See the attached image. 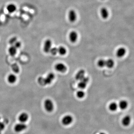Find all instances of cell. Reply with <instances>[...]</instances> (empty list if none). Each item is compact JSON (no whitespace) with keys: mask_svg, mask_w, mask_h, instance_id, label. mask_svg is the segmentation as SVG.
Instances as JSON below:
<instances>
[{"mask_svg":"<svg viewBox=\"0 0 134 134\" xmlns=\"http://www.w3.org/2000/svg\"><path fill=\"white\" fill-rule=\"evenodd\" d=\"M114 62L113 60L112 59H108L106 61L105 66L108 67V68H112L114 66Z\"/></svg>","mask_w":134,"mask_h":134,"instance_id":"obj_19","label":"cell"},{"mask_svg":"<svg viewBox=\"0 0 134 134\" xmlns=\"http://www.w3.org/2000/svg\"><path fill=\"white\" fill-rule=\"evenodd\" d=\"M55 69L56 71L64 73L67 70L66 66L62 63H58L55 66Z\"/></svg>","mask_w":134,"mask_h":134,"instance_id":"obj_6","label":"cell"},{"mask_svg":"<svg viewBox=\"0 0 134 134\" xmlns=\"http://www.w3.org/2000/svg\"><path fill=\"white\" fill-rule=\"evenodd\" d=\"M5 128V125L4 123L0 121V130L2 131Z\"/></svg>","mask_w":134,"mask_h":134,"instance_id":"obj_27","label":"cell"},{"mask_svg":"<svg viewBox=\"0 0 134 134\" xmlns=\"http://www.w3.org/2000/svg\"><path fill=\"white\" fill-rule=\"evenodd\" d=\"M67 50L65 47L63 46H60L58 48V53L61 55L63 56L66 54Z\"/></svg>","mask_w":134,"mask_h":134,"instance_id":"obj_20","label":"cell"},{"mask_svg":"<svg viewBox=\"0 0 134 134\" xmlns=\"http://www.w3.org/2000/svg\"><path fill=\"white\" fill-rule=\"evenodd\" d=\"M68 16H69V20L70 21V22H74L77 18L76 12L74 10L72 9L70 10L69 12Z\"/></svg>","mask_w":134,"mask_h":134,"instance_id":"obj_7","label":"cell"},{"mask_svg":"<svg viewBox=\"0 0 134 134\" xmlns=\"http://www.w3.org/2000/svg\"><path fill=\"white\" fill-rule=\"evenodd\" d=\"M15 47L16 48H20L21 47V42L18 41H16L15 43L14 44V45Z\"/></svg>","mask_w":134,"mask_h":134,"instance_id":"obj_26","label":"cell"},{"mask_svg":"<svg viewBox=\"0 0 134 134\" xmlns=\"http://www.w3.org/2000/svg\"><path fill=\"white\" fill-rule=\"evenodd\" d=\"M16 41H17L16 37H14L10 39L9 41V43L11 45H13Z\"/></svg>","mask_w":134,"mask_h":134,"instance_id":"obj_25","label":"cell"},{"mask_svg":"<svg viewBox=\"0 0 134 134\" xmlns=\"http://www.w3.org/2000/svg\"><path fill=\"white\" fill-rule=\"evenodd\" d=\"M28 115L26 112H23L18 117L19 120L20 122L24 123L28 120Z\"/></svg>","mask_w":134,"mask_h":134,"instance_id":"obj_10","label":"cell"},{"mask_svg":"<svg viewBox=\"0 0 134 134\" xmlns=\"http://www.w3.org/2000/svg\"><path fill=\"white\" fill-rule=\"evenodd\" d=\"M7 8V11L10 13H14L16 10V6L14 4H11L8 5Z\"/></svg>","mask_w":134,"mask_h":134,"instance_id":"obj_16","label":"cell"},{"mask_svg":"<svg viewBox=\"0 0 134 134\" xmlns=\"http://www.w3.org/2000/svg\"><path fill=\"white\" fill-rule=\"evenodd\" d=\"M126 50L124 47H120L117 50L116 55L119 58L123 57L126 53Z\"/></svg>","mask_w":134,"mask_h":134,"instance_id":"obj_11","label":"cell"},{"mask_svg":"<svg viewBox=\"0 0 134 134\" xmlns=\"http://www.w3.org/2000/svg\"><path fill=\"white\" fill-rule=\"evenodd\" d=\"M101 16L104 19H106L109 16V12L108 10L105 7H102L100 10Z\"/></svg>","mask_w":134,"mask_h":134,"instance_id":"obj_12","label":"cell"},{"mask_svg":"<svg viewBox=\"0 0 134 134\" xmlns=\"http://www.w3.org/2000/svg\"><path fill=\"white\" fill-rule=\"evenodd\" d=\"M0 119H1V118H0Z\"/></svg>","mask_w":134,"mask_h":134,"instance_id":"obj_30","label":"cell"},{"mask_svg":"<svg viewBox=\"0 0 134 134\" xmlns=\"http://www.w3.org/2000/svg\"><path fill=\"white\" fill-rule=\"evenodd\" d=\"M99 134H106V133L104 132H100V133H99Z\"/></svg>","mask_w":134,"mask_h":134,"instance_id":"obj_28","label":"cell"},{"mask_svg":"<svg viewBox=\"0 0 134 134\" xmlns=\"http://www.w3.org/2000/svg\"><path fill=\"white\" fill-rule=\"evenodd\" d=\"M0 134H1V131L0 130Z\"/></svg>","mask_w":134,"mask_h":134,"instance_id":"obj_29","label":"cell"},{"mask_svg":"<svg viewBox=\"0 0 134 134\" xmlns=\"http://www.w3.org/2000/svg\"><path fill=\"white\" fill-rule=\"evenodd\" d=\"M131 121V119L130 117L127 115L123 117L121 123L122 124L123 126L127 127V126H129L130 124Z\"/></svg>","mask_w":134,"mask_h":134,"instance_id":"obj_9","label":"cell"},{"mask_svg":"<svg viewBox=\"0 0 134 134\" xmlns=\"http://www.w3.org/2000/svg\"><path fill=\"white\" fill-rule=\"evenodd\" d=\"M74 120L72 116L70 115H66L62 118V123L64 126H69L72 124Z\"/></svg>","mask_w":134,"mask_h":134,"instance_id":"obj_3","label":"cell"},{"mask_svg":"<svg viewBox=\"0 0 134 134\" xmlns=\"http://www.w3.org/2000/svg\"><path fill=\"white\" fill-rule=\"evenodd\" d=\"M78 35L75 31H72L70 33L69 35V38L71 42L74 43L77 41Z\"/></svg>","mask_w":134,"mask_h":134,"instance_id":"obj_8","label":"cell"},{"mask_svg":"<svg viewBox=\"0 0 134 134\" xmlns=\"http://www.w3.org/2000/svg\"><path fill=\"white\" fill-rule=\"evenodd\" d=\"M55 78V75L52 72L49 73L45 78L43 77H39L38 79V83L41 85H46L50 84Z\"/></svg>","mask_w":134,"mask_h":134,"instance_id":"obj_1","label":"cell"},{"mask_svg":"<svg viewBox=\"0 0 134 134\" xmlns=\"http://www.w3.org/2000/svg\"><path fill=\"white\" fill-rule=\"evenodd\" d=\"M52 41L50 39H47L45 41L43 46V51L45 53L50 52L52 48Z\"/></svg>","mask_w":134,"mask_h":134,"instance_id":"obj_4","label":"cell"},{"mask_svg":"<svg viewBox=\"0 0 134 134\" xmlns=\"http://www.w3.org/2000/svg\"><path fill=\"white\" fill-rule=\"evenodd\" d=\"M7 81L11 84H14L15 82L17 80V78L16 75L13 74H11L8 75L7 78Z\"/></svg>","mask_w":134,"mask_h":134,"instance_id":"obj_14","label":"cell"},{"mask_svg":"<svg viewBox=\"0 0 134 134\" xmlns=\"http://www.w3.org/2000/svg\"><path fill=\"white\" fill-rule=\"evenodd\" d=\"M128 104L127 102L124 100H121L119 103V108L122 110L126 109L127 107Z\"/></svg>","mask_w":134,"mask_h":134,"instance_id":"obj_15","label":"cell"},{"mask_svg":"<svg viewBox=\"0 0 134 134\" xmlns=\"http://www.w3.org/2000/svg\"><path fill=\"white\" fill-rule=\"evenodd\" d=\"M85 95V92L82 90H79L76 93V96L79 98H82L84 97Z\"/></svg>","mask_w":134,"mask_h":134,"instance_id":"obj_23","label":"cell"},{"mask_svg":"<svg viewBox=\"0 0 134 134\" xmlns=\"http://www.w3.org/2000/svg\"><path fill=\"white\" fill-rule=\"evenodd\" d=\"M27 128V126L24 123H18L15 126V131L16 132H20L24 130Z\"/></svg>","mask_w":134,"mask_h":134,"instance_id":"obj_5","label":"cell"},{"mask_svg":"<svg viewBox=\"0 0 134 134\" xmlns=\"http://www.w3.org/2000/svg\"><path fill=\"white\" fill-rule=\"evenodd\" d=\"M16 52L17 48L14 45H11L8 49V52L11 56H14L16 54Z\"/></svg>","mask_w":134,"mask_h":134,"instance_id":"obj_17","label":"cell"},{"mask_svg":"<svg viewBox=\"0 0 134 134\" xmlns=\"http://www.w3.org/2000/svg\"><path fill=\"white\" fill-rule=\"evenodd\" d=\"M50 52L53 55H55L58 53V48L56 47H52L50 50Z\"/></svg>","mask_w":134,"mask_h":134,"instance_id":"obj_24","label":"cell"},{"mask_svg":"<svg viewBox=\"0 0 134 134\" xmlns=\"http://www.w3.org/2000/svg\"><path fill=\"white\" fill-rule=\"evenodd\" d=\"M85 73V71L83 69L79 70L75 76V78L76 80L80 81L83 77H84Z\"/></svg>","mask_w":134,"mask_h":134,"instance_id":"obj_13","label":"cell"},{"mask_svg":"<svg viewBox=\"0 0 134 134\" xmlns=\"http://www.w3.org/2000/svg\"><path fill=\"white\" fill-rule=\"evenodd\" d=\"M118 105L117 103L115 102H112L109 105L108 108L110 111L112 112H115L117 109Z\"/></svg>","mask_w":134,"mask_h":134,"instance_id":"obj_18","label":"cell"},{"mask_svg":"<svg viewBox=\"0 0 134 134\" xmlns=\"http://www.w3.org/2000/svg\"><path fill=\"white\" fill-rule=\"evenodd\" d=\"M87 83L82 81H80L78 84V86L80 89H84L86 88Z\"/></svg>","mask_w":134,"mask_h":134,"instance_id":"obj_21","label":"cell"},{"mask_svg":"<svg viewBox=\"0 0 134 134\" xmlns=\"http://www.w3.org/2000/svg\"><path fill=\"white\" fill-rule=\"evenodd\" d=\"M44 105L45 110L48 112H52L53 110L54 106L53 102L51 100L49 99L45 100Z\"/></svg>","mask_w":134,"mask_h":134,"instance_id":"obj_2","label":"cell"},{"mask_svg":"<svg viewBox=\"0 0 134 134\" xmlns=\"http://www.w3.org/2000/svg\"><path fill=\"white\" fill-rule=\"evenodd\" d=\"M105 62H106V61L104 59H100L98 61L97 65L100 67H103L105 66Z\"/></svg>","mask_w":134,"mask_h":134,"instance_id":"obj_22","label":"cell"}]
</instances>
